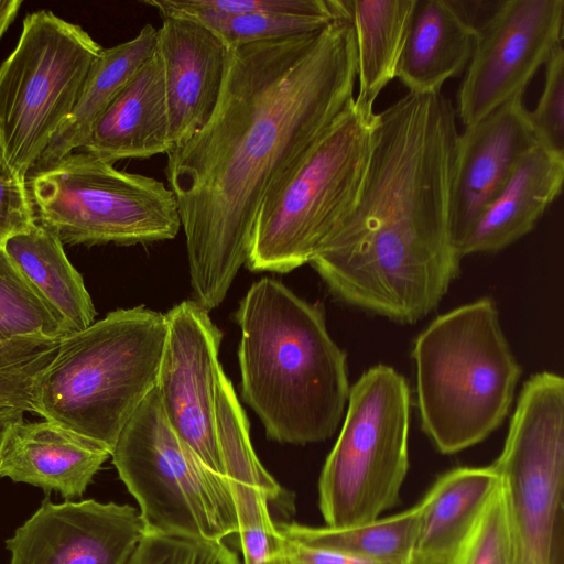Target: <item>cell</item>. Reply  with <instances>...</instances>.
Listing matches in <instances>:
<instances>
[{"mask_svg": "<svg viewBox=\"0 0 564 564\" xmlns=\"http://www.w3.org/2000/svg\"><path fill=\"white\" fill-rule=\"evenodd\" d=\"M356 80L348 12L315 33L228 48L210 118L166 154L164 169L185 234L194 301L208 312L246 263L267 193L354 98Z\"/></svg>", "mask_w": 564, "mask_h": 564, "instance_id": "cell-1", "label": "cell"}, {"mask_svg": "<svg viewBox=\"0 0 564 564\" xmlns=\"http://www.w3.org/2000/svg\"><path fill=\"white\" fill-rule=\"evenodd\" d=\"M455 115L442 93H408L376 113L355 203L308 262L340 301L413 324L458 275L449 224Z\"/></svg>", "mask_w": 564, "mask_h": 564, "instance_id": "cell-2", "label": "cell"}, {"mask_svg": "<svg viewBox=\"0 0 564 564\" xmlns=\"http://www.w3.org/2000/svg\"><path fill=\"white\" fill-rule=\"evenodd\" d=\"M241 337V392L269 438L323 442L344 419L350 386L346 352L329 335L324 311L263 278L235 314Z\"/></svg>", "mask_w": 564, "mask_h": 564, "instance_id": "cell-3", "label": "cell"}, {"mask_svg": "<svg viewBox=\"0 0 564 564\" xmlns=\"http://www.w3.org/2000/svg\"><path fill=\"white\" fill-rule=\"evenodd\" d=\"M165 336V315L143 305L110 312L69 334L36 379L34 412L111 455L155 388Z\"/></svg>", "mask_w": 564, "mask_h": 564, "instance_id": "cell-4", "label": "cell"}, {"mask_svg": "<svg viewBox=\"0 0 564 564\" xmlns=\"http://www.w3.org/2000/svg\"><path fill=\"white\" fill-rule=\"evenodd\" d=\"M412 357L422 429L440 453L479 444L507 417L521 368L491 299L437 316Z\"/></svg>", "mask_w": 564, "mask_h": 564, "instance_id": "cell-5", "label": "cell"}, {"mask_svg": "<svg viewBox=\"0 0 564 564\" xmlns=\"http://www.w3.org/2000/svg\"><path fill=\"white\" fill-rule=\"evenodd\" d=\"M375 116L352 98L270 188L252 227L246 260L250 270L288 273L311 261L355 203Z\"/></svg>", "mask_w": 564, "mask_h": 564, "instance_id": "cell-6", "label": "cell"}, {"mask_svg": "<svg viewBox=\"0 0 564 564\" xmlns=\"http://www.w3.org/2000/svg\"><path fill=\"white\" fill-rule=\"evenodd\" d=\"M411 393L394 368L376 365L350 387L343 426L318 478L327 527L376 521L400 501L406 478Z\"/></svg>", "mask_w": 564, "mask_h": 564, "instance_id": "cell-7", "label": "cell"}, {"mask_svg": "<svg viewBox=\"0 0 564 564\" xmlns=\"http://www.w3.org/2000/svg\"><path fill=\"white\" fill-rule=\"evenodd\" d=\"M26 187L36 223L63 243H151L173 239L182 227L175 195L163 182L84 150L31 172Z\"/></svg>", "mask_w": 564, "mask_h": 564, "instance_id": "cell-8", "label": "cell"}, {"mask_svg": "<svg viewBox=\"0 0 564 564\" xmlns=\"http://www.w3.org/2000/svg\"><path fill=\"white\" fill-rule=\"evenodd\" d=\"M111 457L139 505L145 532L210 540L237 534L228 481L175 434L155 388L122 430Z\"/></svg>", "mask_w": 564, "mask_h": 564, "instance_id": "cell-9", "label": "cell"}, {"mask_svg": "<svg viewBox=\"0 0 564 564\" xmlns=\"http://www.w3.org/2000/svg\"><path fill=\"white\" fill-rule=\"evenodd\" d=\"M101 47L47 10L28 14L0 66V144L24 180L74 110Z\"/></svg>", "mask_w": 564, "mask_h": 564, "instance_id": "cell-10", "label": "cell"}, {"mask_svg": "<svg viewBox=\"0 0 564 564\" xmlns=\"http://www.w3.org/2000/svg\"><path fill=\"white\" fill-rule=\"evenodd\" d=\"M505 489L513 564H564V380L542 371L523 384L492 463Z\"/></svg>", "mask_w": 564, "mask_h": 564, "instance_id": "cell-11", "label": "cell"}, {"mask_svg": "<svg viewBox=\"0 0 564 564\" xmlns=\"http://www.w3.org/2000/svg\"><path fill=\"white\" fill-rule=\"evenodd\" d=\"M563 22V0H507L476 26L474 52L457 95L464 127L523 96L562 44Z\"/></svg>", "mask_w": 564, "mask_h": 564, "instance_id": "cell-12", "label": "cell"}, {"mask_svg": "<svg viewBox=\"0 0 564 564\" xmlns=\"http://www.w3.org/2000/svg\"><path fill=\"white\" fill-rule=\"evenodd\" d=\"M164 315L166 336L155 384L163 414L202 462L225 478L216 429L223 333L194 300Z\"/></svg>", "mask_w": 564, "mask_h": 564, "instance_id": "cell-13", "label": "cell"}, {"mask_svg": "<svg viewBox=\"0 0 564 564\" xmlns=\"http://www.w3.org/2000/svg\"><path fill=\"white\" fill-rule=\"evenodd\" d=\"M144 533L132 506L47 498L7 540V549L10 564H127Z\"/></svg>", "mask_w": 564, "mask_h": 564, "instance_id": "cell-14", "label": "cell"}, {"mask_svg": "<svg viewBox=\"0 0 564 564\" xmlns=\"http://www.w3.org/2000/svg\"><path fill=\"white\" fill-rule=\"evenodd\" d=\"M535 144L522 97L501 105L458 133L449 208L455 250Z\"/></svg>", "mask_w": 564, "mask_h": 564, "instance_id": "cell-15", "label": "cell"}, {"mask_svg": "<svg viewBox=\"0 0 564 564\" xmlns=\"http://www.w3.org/2000/svg\"><path fill=\"white\" fill-rule=\"evenodd\" d=\"M156 52L163 67L172 151L210 118L221 90L228 47L203 24L172 17L164 18L158 29Z\"/></svg>", "mask_w": 564, "mask_h": 564, "instance_id": "cell-16", "label": "cell"}, {"mask_svg": "<svg viewBox=\"0 0 564 564\" xmlns=\"http://www.w3.org/2000/svg\"><path fill=\"white\" fill-rule=\"evenodd\" d=\"M110 453L94 441L51 421L17 422L9 431L0 477L80 497Z\"/></svg>", "mask_w": 564, "mask_h": 564, "instance_id": "cell-17", "label": "cell"}, {"mask_svg": "<svg viewBox=\"0 0 564 564\" xmlns=\"http://www.w3.org/2000/svg\"><path fill=\"white\" fill-rule=\"evenodd\" d=\"M563 180L564 155L535 144L456 246L458 257L497 252L529 234L560 195Z\"/></svg>", "mask_w": 564, "mask_h": 564, "instance_id": "cell-18", "label": "cell"}, {"mask_svg": "<svg viewBox=\"0 0 564 564\" xmlns=\"http://www.w3.org/2000/svg\"><path fill=\"white\" fill-rule=\"evenodd\" d=\"M82 150L112 164L171 151L163 67L156 51L112 100Z\"/></svg>", "mask_w": 564, "mask_h": 564, "instance_id": "cell-19", "label": "cell"}, {"mask_svg": "<svg viewBox=\"0 0 564 564\" xmlns=\"http://www.w3.org/2000/svg\"><path fill=\"white\" fill-rule=\"evenodd\" d=\"M476 34L460 1L415 0L397 78L409 93H441L466 69Z\"/></svg>", "mask_w": 564, "mask_h": 564, "instance_id": "cell-20", "label": "cell"}, {"mask_svg": "<svg viewBox=\"0 0 564 564\" xmlns=\"http://www.w3.org/2000/svg\"><path fill=\"white\" fill-rule=\"evenodd\" d=\"M499 481L492 464L456 467L438 476L419 501L412 564H451Z\"/></svg>", "mask_w": 564, "mask_h": 564, "instance_id": "cell-21", "label": "cell"}, {"mask_svg": "<svg viewBox=\"0 0 564 564\" xmlns=\"http://www.w3.org/2000/svg\"><path fill=\"white\" fill-rule=\"evenodd\" d=\"M156 43L158 29L148 23L133 39L101 51L74 110L31 172L43 170L85 147L96 122L112 100L155 53Z\"/></svg>", "mask_w": 564, "mask_h": 564, "instance_id": "cell-22", "label": "cell"}, {"mask_svg": "<svg viewBox=\"0 0 564 564\" xmlns=\"http://www.w3.org/2000/svg\"><path fill=\"white\" fill-rule=\"evenodd\" d=\"M2 248L70 334L95 322L90 295L56 234L36 223L7 239Z\"/></svg>", "mask_w": 564, "mask_h": 564, "instance_id": "cell-23", "label": "cell"}, {"mask_svg": "<svg viewBox=\"0 0 564 564\" xmlns=\"http://www.w3.org/2000/svg\"><path fill=\"white\" fill-rule=\"evenodd\" d=\"M357 52L358 94L367 108L397 77L415 0H345Z\"/></svg>", "mask_w": 564, "mask_h": 564, "instance_id": "cell-24", "label": "cell"}, {"mask_svg": "<svg viewBox=\"0 0 564 564\" xmlns=\"http://www.w3.org/2000/svg\"><path fill=\"white\" fill-rule=\"evenodd\" d=\"M419 502L395 514L347 528L275 522L284 536L381 564H412L420 528Z\"/></svg>", "mask_w": 564, "mask_h": 564, "instance_id": "cell-25", "label": "cell"}, {"mask_svg": "<svg viewBox=\"0 0 564 564\" xmlns=\"http://www.w3.org/2000/svg\"><path fill=\"white\" fill-rule=\"evenodd\" d=\"M216 429L224 476L234 500L265 495L270 502H285V494L257 457L246 413L232 383L223 371L218 382Z\"/></svg>", "mask_w": 564, "mask_h": 564, "instance_id": "cell-26", "label": "cell"}, {"mask_svg": "<svg viewBox=\"0 0 564 564\" xmlns=\"http://www.w3.org/2000/svg\"><path fill=\"white\" fill-rule=\"evenodd\" d=\"M141 3L155 8L162 19L178 17L203 24L218 36L228 48L315 33L336 20L323 17L265 12L221 13L187 8L180 0H143Z\"/></svg>", "mask_w": 564, "mask_h": 564, "instance_id": "cell-27", "label": "cell"}, {"mask_svg": "<svg viewBox=\"0 0 564 564\" xmlns=\"http://www.w3.org/2000/svg\"><path fill=\"white\" fill-rule=\"evenodd\" d=\"M69 334L0 247V338Z\"/></svg>", "mask_w": 564, "mask_h": 564, "instance_id": "cell-28", "label": "cell"}, {"mask_svg": "<svg viewBox=\"0 0 564 564\" xmlns=\"http://www.w3.org/2000/svg\"><path fill=\"white\" fill-rule=\"evenodd\" d=\"M62 339L0 338V408L34 412L36 379L53 360Z\"/></svg>", "mask_w": 564, "mask_h": 564, "instance_id": "cell-29", "label": "cell"}, {"mask_svg": "<svg viewBox=\"0 0 564 564\" xmlns=\"http://www.w3.org/2000/svg\"><path fill=\"white\" fill-rule=\"evenodd\" d=\"M451 564H513L510 517L501 480Z\"/></svg>", "mask_w": 564, "mask_h": 564, "instance_id": "cell-30", "label": "cell"}, {"mask_svg": "<svg viewBox=\"0 0 564 564\" xmlns=\"http://www.w3.org/2000/svg\"><path fill=\"white\" fill-rule=\"evenodd\" d=\"M127 564H241L224 540L145 532Z\"/></svg>", "mask_w": 564, "mask_h": 564, "instance_id": "cell-31", "label": "cell"}, {"mask_svg": "<svg viewBox=\"0 0 564 564\" xmlns=\"http://www.w3.org/2000/svg\"><path fill=\"white\" fill-rule=\"evenodd\" d=\"M528 117L538 143L564 155V51L560 44L545 64L543 89Z\"/></svg>", "mask_w": 564, "mask_h": 564, "instance_id": "cell-32", "label": "cell"}, {"mask_svg": "<svg viewBox=\"0 0 564 564\" xmlns=\"http://www.w3.org/2000/svg\"><path fill=\"white\" fill-rule=\"evenodd\" d=\"M35 224L26 180L9 165L0 144V247Z\"/></svg>", "mask_w": 564, "mask_h": 564, "instance_id": "cell-33", "label": "cell"}, {"mask_svg": "<svg viewBox=\"0 0 564 564\" xmlns=\"http://www.w3.org/2000/svg\"><path fill=\"white\" fill-rule=\"evenodd\" d=\"M280 532V531H279ZM278 564H381L340 552L302 544L282 534Z\"/></svg>", "mask_w": 564, "mask_h": 564, "instance_id": "cell-34", "label": "cell"}, {"mask_svg": "<svg viewBox=\"0 0 564 564\" xmlns=\"http://www.w3.org/2000/svg\"><path fill=\"white\" fill-rule=\"evenodd\" d=\"M23 420V411L12 408H0V457L10 429Z\"/></svg>", "mask_w": 564, "mask_h": 564, "instance_id": "cell-35", "label": "cell"}, {"mask_svg": "<svg viewBox=\"0 0 564 564\" xmlns=\"http://www.w3.org/2000/svg\"><path fill=\"white\" fill-rule=\"evenodd\" d=\"M21 4V0H0V39L14 21Z\"/></svg>", "mask_w": 564, "mask_h": 564, "instance_id": "cell-36", "label": "cell"}]
</instances>
